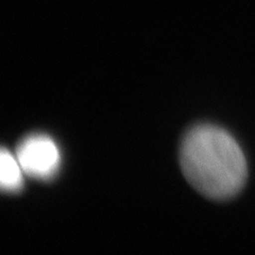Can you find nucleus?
Masks as SVG:
<instances>
[{
  "instance_id": "obj_1",
  "label": "nucleus",
  "mask_w": 255,
  "mask_h": 255,
  "mask_svg": "<svg viewBox=\"0 0 255 255\" xmlns=\"http://www.w3.org/2000/svg\"><path fill=\"white\" fill-rule=\"evenodd\" d=\"M180 159L186 180L213 200L236 196L248 177L241 146L232 135L215 126L191 129L182 141Z\"/></svg>"
},
{
  "instance_id": "obj_2",
  "label": "nucleus",
  "mask_w": 255,
  "mask_h": 255,
  "mask_svg": "<svg viewBox=\"0 0 255 255\" xmlns=\"http://www.w3.org/2000/svg\"><path fill=\"white\" fill-rule=\"evenodd\" d=\"M16 157L23 173L38 180L53 178L61 164L57 143L46 135H32L23 139L16 151Z\"/></svg>"
},
{
  "instance_id": "obj_3",
  "label": "nucleus",
  "mask_w": 255,
  "mask_h": 255,
  "mask_svg": "<svg viewBox=\"0 0 255 255\" xmlns=\"http://www.w3.org/2000/svg\"><path fill=\"white\" fill-rule=\"evenodd\" d=\"M23 170L18 159L11 152L2 150L0 154V183L7 193H16L23 185Z\"/></svg>"
}]
</instances>
